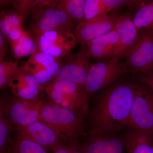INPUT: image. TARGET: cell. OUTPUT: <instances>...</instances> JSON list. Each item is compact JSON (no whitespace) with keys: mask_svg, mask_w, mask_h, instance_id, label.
Masks as SVG:
<instances>
[{"mask_svg":"<svg viewBox=\"0 0 153 153\" xmlns=\"http://www.w3.org/2000/svg\"><path fill=\"white\" fill-rule=\"evenodd\" d=\"M123 140L126 153H153V137L146 134L129 128Z\"/></svg>","mask_w":153,"mask_h":153,"instance_id":"16","label":"cell"},{"mask_svg":"<svg viewBox=\"0 0 153 153\" xmlns=\"http://www.w3.org/2000/svg\"><path fill=\"white\" fill-rule=\"evenodd\" d=\"M85 0L58 1L57 6L66 13L74 23L77 24L85 21L84 6Z\"/></svg>","mask_w":153,"mask_h":153,"instance_id":"17","label":"cell"},{"mask_svg":"<svg viewBox=\"0 0 153 153\" xmlns=\"http://www.w3.org/2000/svg\"><path fill=\"white\" fill-rule=\"evenodd\" d=\"M119 35L116 29L86 44L90 57L94 60L106 59L118 43Z\"/></svg>","mask_w":153,"mask_h":153,"instance_id":"15","label":"cell"},{"mask_svg":"<svg viewBox=\"0 0 153 153\" xmlns=\"http://www.w3.org/2000/svg\"><path fill=\"white\" fill-rule=\"evenodd\" d=\"M10 44L14 57L17 59L31 55L37 49L36 42L27 32L22 38Z\"/></svg>","mask_w":153,"mask_h":153,"instance_id":"19","label":"cell"},{"mask_svg":"<svg viewBox=\"0 0 153 153\" xmlns=\"http://www.w3.org/2000/svg\"><path fill=\"white\" fill-rule=\"evenodd\" d=\"M124 58L128 72L139 74L153 69V30L144 28L139 31L135 42Z\"/></svg>","mask_w":153,"mask_h":153,"instance_id":"4","label":"cell"},{"mask_svg":"<svg viewBox=\"0 0 153 153\" xmlns=\"http://www.w3.org/2000/svg\"><path fill=\"white\" fill-rule=\"evenodd\" d=\"M47 87L63 94L71 108L86 114L88 108V96L84 86L74 82L55 79Z\"/></svg>","mask_w":153,"mask_h":153,"instance_id":"13","label":"cell"},{"mask_svg":"<svg viewBox=\"0 0 153 153\" xmlns=\"http://www.w3.org/2000/svg\"><path fill=\"white\" fill-rule=\"evenodd\" d=\"M134 98V83H118L107 89L91 114V136L116 135L128 126Z\"/></svg>","mask_w":153,"mask_h":153,"instance_id":"1","label":"cell"},{"mask_svg":"<svg viewBox=\"0 0 153 153\" xmlns=\"http://www.w3.org/2000/svg\"><path fill=\"white\" fill-rule=\"evenodd\" d=\"M120 15L106 14L77 24L74 31L77 44L86 45L96 38L115 30Z\"/></svg>","mask_w":153,"mask_h":153,"instance_id":"9","label":"cell"},{"mask_svg":"<svg viewBox=\"0 0 153 153\" xmlns=\"http://www.w3.org/2000/svg\"><path fill=\"white\" fill-rule=\"evenodd\" d=\"M20 67L18 62L2 61L0 63V88H4L18 73Z\"/></svg>","mask_w":153,"mask_h":153,"instance_id":"25","label":"cell"},{"mask_svg":"<svg viewBox=\"0 0 153 153\" xmlns=\"http://www.w3.org/2000/svg\"><path fill=\"white\" fill-rule=\"evenodd\" d=\"M137 80L150 88L153 92V69L146 72L139 73L137 76Z\"/></svg>","mask_w":153,"mask_h":153,"instance_id":"30","label":"cell"},{"mask_svg":"<svg viewBox=\"0 0 153 153\" xmlns=\"http://www.w3.org/2000/svg\"><path fill=\"white\" fill-rule=\"evenodd\" d=\"M28 60L40 64L54 76H55L62 65L60 58L37 50L31 55Z\"/></svg>","mask_w":153,"mask_h":153,"instance_id":"20","label":"cell"},{"mask_svg":"<svg viewBox=\"0 0 153 153\" xmlns=\"http://www.w3.org/2000/svg\"><path fill=\"white\" fill-rule=\"evenodd\" d=\"M52 153H84L81 147L71 145H60Z\"/></svg>","mask_w":153,"mask_h":153,"instance_id":"31","label":"cell"},{"mask_svg":"<svg viewBox=\"0 0 153 153\" xmlns=\"http://www.w3.org/2000/svg\"><path fill=\"white\" fill-rule=\"evenodd\" d=\"M146 28H148V29H150V30H153V25H151V26H149L148 27Z\"/></svg>","mask_w":153,"mask_h":153,"instance_id":"36","label":"cell"},{"mask_svg":"<svg viewBox=\"0 0 153 153\" xmlns=\"http://www.w3.org/2000/svg\"><path fill=\"white\" fill-rule=\"evenodd\" d=\"M108 14L102 0H85L84 15L85 21Z\"/></svg>","mask_w":153,"mask_h":153,"instance_id":"27","label":"cell"},{"mask_svg":"<svg viewBox=\"0 0 153 153\" xmlns=\"http://www.w3.org/2000/svg\"><path fill=\"white\" fill-rule=\"evenodd\" d=\"M10 30V27L7 19L4 16H1L0 21V33H1L5 37L7 36Z\"/></svg>","mask_w":153,"mask_h":153,"instance_id":"34","label":"cell"},{"mask_svg":"<svg viewBox=\"0 0 153 153\" xmlns=\"http://www.w3.org/2000/svg\"><path fill=\"white\" fill-rule=\"evenodd\" d=\"M58 1H34L31 9L44 8L57 6Z\"/></svg>","mask_w":153,"mask_h":153,"instance_id":"33","label":"cell"},{"mask_svg":"<svg viewBox=\"0 0 153 153\" xmlns=\"http://www.w3.org/2000/svg\"><path fill=\"white\" fill-rule=\"evenodd\" d=\"M106 7L108 14L115 12L123 8H128L131 10H138L147 4L146 1L141 0H102Z\"/></svg>","mask_w":153,"mask_h":153,"instance_id":"22","label":"cell"},{"mask_svg":"<svg viewBox=\"0 0 153 153\" xmlns=\"http://www.w3.org/2000/svg\"><path fill=\"white\" fill-rule=\"evenodd\" d=\"M3 16L7 19L11 29L23 25L22 23L24 18L18 13L10 12L5 14Z\"/></svg>","mask_w":153,"mask_h":153,"instance_id":"29","label":"cell"},{"mask_svg":"<svg viewBox=\"0 0 153 153\" xmlns=\"http://www.w3.org/2000/svg\"><path fill=\"white\" fill-rule=\"evenodd\" d=\"M30 12L32 15L31 27L33 33L51 30L71 32L75 25L73 20L57 6L32 9Z\"/></svg>","mask_w":153,"mask_h":153,"instance_id":"6","label":"cell"},{"mask_svg":"<svg viewBox=\"0 0 153 153\" xmlns=\"http://www.w3.org/2000/svg\"><path fill=\"white\" fill-rule=\"evenodd\" d=\"M128 126L153 137V92L140 82L134 83L133 102Z\"/></svg>","mask_w":153,"mask_h":153,"instance_id":"3","label":"cell"},{"mask_svg":"<svg viewBox=\"0 0 153 153\" xmlns=\"http://www.w3.org/2000/svg\"><path fill=\"white\" fill-rule=\"evenodd\" d=\"M127 72L125 63L119 60H102L92 63L85 85V92L89 97Z\"/></svg>","mask_w":153,"mask_h":153,"instance_id":"5","label":"cell"},{"mask_svg":"<svg viewBox=\"0 0 153 153\" xmlns=\"http://www.w3.org/2000/svg\"><path fill=\"white\" fill-rule=\"evenodd\" d=\"M41 121L57 132L59 137L68 144L77 146V141L83 133V117L81 113L41 100L40 106Z\"/></svg>","mask_w":153,"mask_h":153,"instance_id":"2","label":"cell"},{"mask_svg":"<svg viewBox=\"0 0 153 153\" xmlns=\"http://www.w3.org/2000/svg\"><path fill=\"white\" fill-rule=\"evenodd\" d=\"M33 2L34 1L30 0L16 1L14 2V7L17 13L25 18L30 13Z\"/></svg>","mask_w":153,"mask_h":153,"instance_id":"28","label":"cell"},{"mask_svg":"<svg viewBox=\"0 0 153 153\" xmlns=\"http://www.w3.org/2000/svg\"><path fill=\"white\" fill-rule=\"evenodd\" d=\"M5 111L4 102L1 101L0 108V153H7V146L9 133L13 129Z\"/></svg>","mask_w":153,"mask_h":153,"instance_id":"23","label":"cell"},{"mask_svg":"<svg viewBox=\"0 0 153 153\" xmlns=\"http://www.w3.org/2000/svg\"><path fill=\"white\" fill-rule=\"evenodd\" d=\"M14 129L17 132L18 139L30 140L52 151L62 144L57 132L40 121Z\"/></svg>","mask_w":153,"mask_h":153,"instance_id":"12","label":"cell"},{"mask_svg":"<svg viewBox=\"0 0 153 153\" xmlns=\"http://www.w3.org/2000/svg\"><path fill=\"white\" fill-rule=\"evenodd\" d=\"M84 153H124L123 138L116 135L91 136L81 147Z\"/></svg>","mask_w":153,"mask_h":153,"instance_id":"14","label":"cell"},{"mask_svg":"<svg viewBox=\"0 0 153 153\" xmlns=\"http://www.w3.org/2000/svg\"><path fill=\"white\" fill-rule=\"evenodd\" d=\"M21 68L33 74L40 85L49 82L54 76L40 64L27 60Z\"/></svg>","mask_w":153,"mask_h":153,"instance_id":"24","label":"cell"},{"mask_svg":"<svg viewBox=\"0 0 153 153\" xmlns=\"http://www.w3.org/2000/svg\"><path fill=\"white\" fill-rule=\"evenodd\" d=\"M5 36L0 33V61L2 62L7 53V44Z\"/></svg>","mask_w":153,"mask_h":153,"instance_id":"35","label":"cell"},{"mask_svg":"<svg viewBox=\"0 0 153 153\" xmlns=\"http://www.w3.org/2000/svg\"><path fill=\"white\" fill-rule=\"evenodd\" d=\"M134 26L140 30L153 24V1L140 8L133 17Z\"/></svg>","mask_w":153,"mask_h":153,"instance_id":"21","label":"cell"},{"mask_svg":"<svg viewBox=\"0 0 153 153\" xmlns=\"http://www.w3.org/2000/svg\"><path fill=\"white\" fill-rule=\"evenodd\" d=\"M133 17L130 11L120 15L115 28L119 35V40L114 50L105 60L120 61L132 47L139 33L133 23Z\"/></svg>","mask_w":153,"mask_h":153,"instance_id":"11","label":"cell"},{"mask_svg":"<svg viewBox=\"0 0 153 153\" xmlns=\"http://www.w3.org/2000/svg\"><path fill=\"white\" fill-rule=\"evenodd\" d=\"M41 101L14 98L4 103L5 111L13 128L25 126L40 121Z\"/></svg>","mask_w":153,"mask_h":153,"instance_id":"10","label":"cell"},{"mask_svg":"<svg viewBox=\"0 0 153 153\" xmlns=\"http://www.w3.org/2000/svg\"><path fill=\"white\" fill-rule=\"evenodd\" d=\"M7 153H48L45 148L37 143L26 139H18L12 150Z\"/></svg>","mask_w":153,"mask_h":153,"instance_id":"26","label":"cell"},{"mask_svg":"<svg viewBox=\"0 0 153 153\" xmlns=\"http://www.w3.org/2000/svg\"><path fill=\"white\" fill-rule=\"evenodd\" d=\"M26 33V32L24 30L22 25L11 29L7 37L10 42H12L19 40L20 38H22Z\"/></svg>","mask_w":153,"mask_h":153,"instance_id":"32","label":"cell"},{"mask_svg":"<svg viewBox=\"0 0 153 153\" xmlns=\"http://www.w3.org/2000/svg\"><path fill=\"white\" fill-rule=\"evenodd\" d=\"M8 85L18 98L27 100H36L38 98L39 90L28 86L18 72L11 79Z\"/></svg>","mask_w":153,"mask_h":153,"instance_id":"18","label":"cell"},{"mask_svg":"<svg viewBox=\"0 0 153 153\" xmlns=\"http://www.w3.org/2000/svg\"><path fill=\"white\" fill-rule=\"evenodd\" d=\"M66 57V62L62 64L55 79L74 82L85 87L92 64L86 45H81L77 52Z\"/></svg>","mask_w":153,"mask_h":153,"instance_id":"8","label":"cell"},{"mask_svg":"<svg viewBox=\"0 0 153 153\" xmlns=\"http://www.w3.org/2000/svg\"><path fill=\"white\" fill-rule=\"evenodd\" d=\"M33 34L37 50L57 58L70 55L77 44L75 35L71 32L51 30Z\"/></svg>","mask_w":153,"mask_h":153,"instance_id":"7","label":"cell"}]
</instances>
